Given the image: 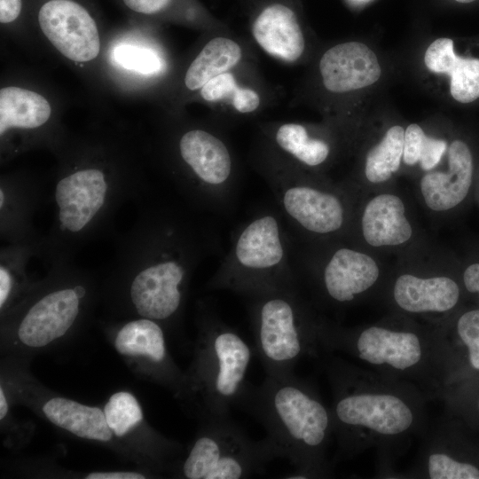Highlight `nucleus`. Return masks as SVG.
Segmentation results:
<instances>
[{
    "instance_id": "obj_31",
    "label": "nucleus",
    "mask_w": 479,
    "mask_h": 479,
    "mask_svg": "<svg viewBox=\"0 0 479 479\" xmlns=\"http://www.w3.org/2000/svg\"><path fill=\"white\" fill-rule=\"evenodd\" d=\"M425 136L423 130L415 123L410 124L404 130L403 161L406 165L419 162Z\"/></svg>"
},
{
    "instance_id": "obj_38",
    "label": "nucleus",
    "mask_w": 479,
    "mask_h": 479,
    "mask_svg": "<svg viewBox=\"0 0 479 479\" xmlns=\"http://www.w3.org/2000/svg\"><path fill=\"white\" fill-rule=\"evenodd\" d=\"M468 358L471 365L479 370V345L467 348Z\"/></svg>"
},
{
    "instance_id": "obj_18",
    "label": "nucleus",
    "mask_w": 479,
    "mask_h": 479,
    "mask_svg": "<svg viewBox=\"0 0 479 479\" xmlns=\"http://www.w3.org/2000/svg\"><path fill=\"white\" fill-rule=\"evenodd\" d=\"M252 34L268 54L297 60L304 51V37L294 12L280 4L266 7L255 19Z\"/></svg>"
},
{
    "instance_id": "obj_13",
    "label": "nucleus",
    "mask_w": 479,
    "mask_h": 479,
    "mask_svg": "<svg viewBox=\"0 0 479 479\" xmlns=\"http://www.w3.org/2000/svg\"><path fill=\"white\" fill-rule=\"evenodd\" d=\"M319 71L326 89L334 93L369 86L381 74L375 53L358 42L340 43L327 50L320 59Z\"/></svg>"
},
{
    "instance_id": "obj_19",
    "label": "nucleus",
    "mask_w": 479,
    "mask_h": 479,
    "mask_svg": "<svg viewBox=\"0 0 479 479\" xmlns=\"http://www.w3.org/2000/svg\"><path fill=\"white\" fill-rule=\"evenodd\" d=\"M43 411L51 422L79 437L107 442L113 436L104 411L98 407L53 397L45 403Z\"/></svg>"
},
{
    "instance_id": "obj_34",
    "label": "nucleus",
    "mask_w": 479,
    "mask_h": 479,
    "mask_svg": "<svg viewBox=\"0 0 479 479\" xmlns=\"http://www.w3.org/2000/svg\"><path fill=\"white\" fill-rule=\"evenodd\" d=\"M169 0H123L124 4L132 11L153 14L164 8Z\"/></svg>"
},
{
    "instance_id": "obj_8",
    "label": "nucleus",
    "mask_w": 479,
    "mask_h": 479,
    "mask_svg": "<svg viewBox=\"0 0 479 479\" xmlns=\"http://www.w3.org/2000/svg\"><path fill=\"white\" fill-rule=\"evenodd\" d=\"M137 259L142 264L133 278L130 294L143 318L165 320L180 309L184 285L188 277L187 262L178 249L161 247Z\"/></svg>"
},
{
    "instance_id": "obj_27",
    "label": "nucleus",
    "mask_w": 479,
    "mask_h": 479,
    "mask_svg": "<svg viewBox=\"0 0 479 479\" xmlns=\"http://www.w3.org/2000/svg\"><path fill=\"white\" fill-rule=\"evenodd\" d=\"M448 75L451 77L450 90L454 99L469 103L479 98L478 59L457 56Z\"/></svg>"
},
{
    "instance_id": "obj_25",
    "label": "nucleus",
    "mask_w": 479,
    "mask_h": 479,
    "mask_svg": "<svg viewBox=\"0 0 479 479\" xmlns=\"http://www.w3.org/2000/svg\"><path fill=\"white\" fill-rule=\"evenodd\" d=\"M200 95L206 101L224 100L241 114L252 113L260 105L257 92L252 89L239 86L230 72L223 73L209 80L200 89Z\"/></svg>"
},
{
    "instance_id": "obj_1",
    "label": "nucleus",
    "mask_w": 479,
    "mask_h": 479,
    "mask_svg": "<svg viewBox=\"0 0 479 479\" xmlns=\"http://www.w3.org/2000/svg\"><path fill=\"white\" fill-rule=\"evenodd\" d=\"M237 407L262 423L280 457L295 467L283 477L304 479L324 471V448L334 427L332 412L294 373L266 375L261 385L247 381Z\"/></svg>"
},
{
    "instance_id": "obj_29",
    "label": "nucleus",
    "mask_w": 479,
    "mask_h": 479,
    "mask_svg": "<svg viewBox=\"0 0 479 479\" xmlns=\"http://www.w3.org/2000/svg\"><path fill=\"white\" fill-rule=\"evenodd\" d=\"M428 475L432 479H479V468L458 461L445 453H432L428 460Z\"/></svg>"
},
{
    "instance_id": "obj_41",
    "label": "nucleus",
    "mask_w": 479,
    "mask_h": 479,
    "mask_svg": "<svg viewBox=\"0 0 479 479\" xmlns=\"http://www.w3.org/2000/svg\"><path fill=\"white\" fill-rule=\"evenodd\" d=\"M478 407H479V404H478Z\"/></svg>"
},
{
    "instance_id": "obj_20",
    "label": "nucleus",
    "mask_w": 479,
    "mask_h": 479,
    "mask_svg": "<svg viewBox=\"0 0 479 479\" xmlns=\"http://www.w3.org/2000/svg\"><path fill=\"white\" fill-rule=\"evenodd\" d=\"M51 107L41 94L27 89L9 86L0 90V135L10 130H32L43 125Z\"/></svg>"
},
{
    "instance_id": "obj_7",
    "label": "nucleus",
    "mask_w": 479,
    "mask_h": 479,
    "mask_svg": "<svg viewBox=\"0 0 479 479\" xmlns=\"http://www.w3.org/2000/svg\"><path fill=\"white\" fill-rule=\"evenodd\" d=\"M117 190L110 177L96 167L76 169L60 177L53 190L58 232L67 240L89 233L110 208Z\"/></svg>"
},
{
    "instance_id": "obj_9",
    "label": "nucleus",
    "mask_w": 479,
    "mask_h": 479,
    "mask_svg": "<svg viewBox=\"0 0 479 479\" xmlns=\"http://www.w3.org/2000/svg\"><path fill=\"white\" fill-rule=\"evenodd\" d=\"M40 27L51 44L75 62L95 59L100 50L96 22L87 10L72 0H50L39 10Z\"/></svg>"
},
{
    "instance_id": "obj_32",
    "label": "nucleus",
    "mask_w": 479,
    "mask_h": 479,
    "mask_svg": "<svg viewBox=\"0 0 479 479\" xmlns=\"http://www.w3.org/2000/svg\"><path fill=\"white\" fill-rule=\"evenodd\" d=\"M447 150V142L443 139H436L428 137H424L419 163L425 171H430L437 166Z\"/></svg>"
},
{
    "instance_id": "obj_30",
    "label": "nucleus",
    "mask_w": 479,
    "mask_h": 479,
    "mask_svg": "<svg viewBox=\"0 0 479 479\" xmlns=\"http://www.w3.org/2000/svg\"><path fill=\"white\" fill-rule=\"evenodd\" d=\"M456 59L457 55L453 50L452 40L438 38L427 49L424 61L430 71L437 74H448Z\"/></svg>"
},
{
    "instance_id": "obj_24",
    "label": "nucleus",
    "mask_w": 479,
    "mask_h": 479,
    "mask_svg": "<svg viewBox=\"0 0 479 479\" xmlns=\"http://www.w3.org/2000/svg\"><path fill=\"white\" fill-rule=\"evenodd\" d=\"M275 142L281 150L308 167L322 164L330 153L326 141L310 137L305 127L298 123L279 126Z\"/></svg>"
},
{
    "instance_id": "obj_16",
    "label": "nucleus",
    "mask_w": 479,
    "mask_h": 479,
    "mask_svg": "<svg viewBox=\"0 0 479 479\" xmlns=\"http://www.w3.org/2000/svg\"><path fill=\"white\" fill-rule=\"evenodd\" d=\"M179 153L195 178L208 189L217 190L230 179L231 154L224 143L202 130L186 131L179 140Z\"/></svg>"
},
{
    "instance_id": "obj_33",
    "label": "nucleus",
    "mask_w": 479,
    "mask_h": 479,
    "mask_svg": "<svg viewBox=\"0 0 479 479\" xmlns=\"http://www.w3.org/2000/svg\"><path fill=\"white\" fill-rule=\"evenodd\" d=\"M457 332L467 348L479 345V309L467 310L459 317Z\"/></svg>"
},
{
    "instance_id": "obj_40",
    "label": "nucleus",
    "mask_w": 479,
    "mask_h": 479,
    "mask_svg": "<svg viewBox=\"0 0 479 479\" xmlns=\"http://www.w3.org/2000/svg\"><path fill=\"white\" fill-rule=\"evenodd\" d=\"M457 2H459V3H471L475 0H456Z\"/></svg>"
},
{
    "instance_id": "obj_4",
    "label": "nucleus",
    "mask_w": 479,
    "mask_h": 479,
    "mask_svg": "<svg viewBox=\"0 0 479 479\" xmlns=\"http://www.w3.org/2000/svg\"><path fill=\"white\" fill-rule=\"evenodd\" d=\"M286 258L279 220L271 214L259 216L240 232L228 259L210 286L250 296L276 289H294L286 269Z\"/></svg>"
},
{
    "instance_id": "obj_17",
    "label": "nucleus",
    "mask_w": 479,
    "mask_h": 479,
    "mask_svg": "<svg viewBox=\"0 0 479 479\" xmlns=\"http://www.w3.org/2000/svg\"><path fill=\"white\" fill-rule=\"evenodd\" d=\"M460 296L458 283L448 276L420 277L403 273L393 287L397 305L410 313L446 312Z\"/></svg>"
},
{
    "instance_id": "obj_14",
    "label": "nucleus",
    "mask_w": 479,
    "mask_h": 479,
    "mask_svg": "<svg viewBox=\"0 0 479 479\" xmlns=\"http://www.w3.org/2000/svg\"><path fill=\"white\" fill-rule=\"evenodd\" d=\"M380 277V267L370 255L350 247L336 249L323 267L324 293L333 302L348 303L370 289Z\"/></svg>"
},
{
    "instance_id": "obj_15",
    "label": "nucleus",
    "mask_w": 479,
    "mask_h": 479,
    "mask_svg": "<svg viewBox=\"0 0 479 479\" xmlns=\"http://www.w3.org/2000/svg\"><path fill=\"white\" fill-rule=\"evenodd\" d=\"M404 200L397 194L381 192L364 207L360 225L365 241L373 247H398L413 233Z\"/></svg>"
},
{
    "instance_id": "obj_39",
    "label": "nucleus",
    "mask_w": 479,
    "mask_h": 479,
    "mask_svg": "<svg viewBox=\"0 0 479 479\" xmlns=\"http://www.w3.org/2000/svg\"><path fill=\"white\" fill-rule=\"evenodd\" d=\"M8 412V404L4 394V390L0 389V419L3 420Z\"/></svg>"
},
{
    "instance_id": "obj_5",
    "label": "nucleus",
    "mask_w": 479,
    "mask_h": 479,
    "mask_svg": "<svg viewBox=\"0 0 479 479\" xmlns=\"http://www.w3.org/2000/svg\"><path fill=\"white\" fill-rule=\"evenodd\" d=\"M206 420L182 465L185 478H247L263 474L267 463L281 458L268 436L252 440L229 416Z\"/></svg>"
},
{
    "instance_id": "obj_10",
    "label": "nucleus",
    "mask_w": 479,
    "mask_h": 479,
    "mask_svg": "<svg viewBox=\"0 0 479 479\" xmlns=\"http://www.w3.org/2000/svg\"><path fill=\"white\" fill-rule=\"evenodd\" d=\"M86 289L80 285L52 291L28 310L18 329L27 346L41 348L63 336L75 323Z\"/></svg>"
},
{
    "instance_id": "obj_23",
    "label": "nucleus",
    "mask_w": 479,
    "mask_h": 479,
    "mask_svg": "<svg viewBox=\"0 0 479 479\" xmlns=\"http://www.w3.org/2000/svg\"><path fill=\"white\" fill-rule=\"evenodd\" d=\"M404 130L399 125L389 129L381 140L367 153L365 175L372 184L389 181L403 160Z\"/></svg>"
},
{
    "instance_id": "obj_35",
    "label": "nucleus",
    "mask_w": 479,
    "mask_h": 479,
    "mask_svg": "<svg viewBox=\"0 0 479 479\" xmlns=\"http://www.w3.org/2000/svg\"><path fill=\"white\" fill-rule=\"evenodd\" d=\"M22 7L21 0H0V21L3 24L15 20Z\"/></svg>"
},
{
    "instance_id": "obj_12",
    "label": "nucleus",
    "mask_w": 479,
    "mask_h": 479,
    "mask_svg": "<svg viewBox=\"0 0 479 479\" xmlns=\"http://www.w3.org/2000/svg\"><path fill=\"white\" fill-rule=\"evenodd\" d=\"M447 153V170L428 171L420 182L426 206L436 212L449 211L461 204L473 184L474 162L468 145L456 139L449 145Z\"/></svg>"
},
{
    "instance_id": "obj_28",
    "label": "nucleus",
    "mask_w": 479,
    "mask_h": 479,
    "mask_svg": "<svg viewBox=\"0 0 479 479\" xmlns=\"http://www.w3.org/2000/svg\"><path fill=\"white\" fill-rule=\"evenodd\" d=\"M113 59L119 66L144 75L158 73L161 68V60L155 51L137 45L116 46Z\"/></svg>"
},
{
    "instance_id": "obj_22",
    "label": "nucleus",
    "mask_w": 479,
    "mask_h": 479,
    "mask_svg": "<svg viewBox=\"0 0 479 479\" xmlns=\"http://www.w3.org/2000/svg\"><path fill=\"white\" fill-rule=\"evenodd\" d=\"M115 349L122 355L147 357L154 364L167 363L163 331L150 318H143L124 325L116 335Z\"/></svg>"
},
{
    "instance_id": "obj_11",
    "label": "nucleus",
    "mask_w": 479,
    "mask_h": 479,
    "mask_svg": "<svg viewBox=\"0 0 479 479\" xmlns=\"http://www.w3.org/2000/svg\"><path fill=\"white\" fill-rule=\"evenodd\" d=\"M279 197L285 214L308 232L333 234L345 224V206L341 198L330 191L294 184L282 188Z\"/></svg>"
},
{
    "instance_id": "obj_26",
    "label": "nucleus",
    "mask_w": 479,
    "mask_h": 479,
    "mask_svg": "<svg viewBox=\"0 0 479 479\" xmlns=\"http://www.w3.org/2000/svg\"><path fill=\"white\" fill-rule=\"evenodd\" d=\"M106 422L117 436H122L143 420V412L136 397L121 391L112 395L105 405Z\"/></svg>"
},
{
    "instance_id": "obj_6",
    "label": "nucleus",
    "mask_w": 479,
    "mask_h": 479,
    "mask_svg": "<svg viewBox=\"0 0 479 479\" xmlns=\"http://www.w3.org/2000/svg\"><path fill=\"white\" fill-rule=\"evenodd\" d=\"M329 370L335 390L333 424L343 446L361 428L384 436L410 428L413 414L403 399L388 393L360 391L349 370L340 363H334Z\"/></svg>"
},
{
    "instance_id": "obj_21",
    "label": "nucleus",
    "mask_w": 479,
    "mask_h": 479,
    "mask_svg": "<svg viewBox=\"0 0 479 479\" xmlns=\"http://www.w3.org/2000/svg\"><path fill=\"white\" fill-rule=\"evenodd\" d=\"M242 56L240 46L232 39L208 41L189 66L185 84L190 90L201 89L209 80L236 66Z\"/></svg>"
},
{
    "instance_id": "obj_2",
    "label": "nucleus",
    "mask_w": 479,
    "mask_h": 479,
    "mask_svg": "<svg viewBox=\"0 0 479 479\" xmlns=\"http://www.w3.org/2000/svg\"><path fill=\"white\" fill-rule=\"evenodd\" d=\"M250 309L255 353L266 375L294 373L297 362L314 350L316 321L294 289H276L252 296Z\"/></svg>"
},
{
    "instance_id": "obj_37",
    "label": "nucleus",
    "mask_w": 479,
    "mask_h": 479,
    "mask_svg": "<svg viewBox=\"0 0 479 479\" xmlns=\"http://www.w3.org/2000/svg\"><path fill=\"white\" fill-rule=\"evenodd\" d=\"M86 479H145V475L135 472H95L85 476Z\"/></svg>"
},
{
    "instance_id": "obj_3",
    "label": "nucleus",
    "mask_w": 479,
    "mask_h": 479,
    "mask_svg": "<svg viewBox=\"0 0 479 479\" xmlns=\"http://www.w3.org/2000/svg\"><path fill=\"white\" fill-rule=\"evenodd\" d=\"M254 353L243 337L217 316L203 321L192 380L206 420L229 416L237 406Z\"/></svg>"
},
{
    "instance_id": "obj_36",
    "label": "nucleus",
    "mask_w": 479,
    "mask_h": 479,
    "mask_svg": "<svg viewBox=\"0 0 479 479\" xmlns=\"http://www.w3.org/2000/svg\"><path fill=\"white\" fill-rule=\"evenodd\" d=\"M463 284L469 293L479 294V261L471 263L465 268Z\"/></svg>"
}]
</instances>
